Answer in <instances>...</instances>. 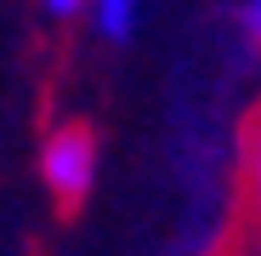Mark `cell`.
<instances>
[{"mask_svg":"<svg viewBox=\"0 0 261 256\" xmlns=\"http://www.w3.org/2000/svg\"><path fill=\"white\" fill-rule=\"evenodd\" d=\"M91 177H97V137L85 131V125L51 131V143H46V182H51L57 205L74 211L85 199V188H91Z\"/></svg>","mask_w":261,"mask_h":256,"instance_id":"1","label":"cell"},{"mask_svg":"<svg viewBox=\"0 0 261 256\" xmlns=\"http://www.w3.org/2000/svg\"><path fill=\"white\" fill-rule=\"evenodd\" d=\"M244 23H250V34L261 40V0H250V12H244Z\"/></svg>","mask_w":261,"mask_h":256,"instance_id":"5","label":"cell"},{"mask_svg":"<svg viewBox=\"0 0 261 256\" xmlns=\"http://www.w3.org/2000/svg\"><path fill=\"white\" fill-rule=\"evenodd\" d=\"M130 23H137V0H102V34L125 40Z\"/></svg>","mask_w":261,"mask_h":256,"instance_id":"3","label":"cell"},{"mask_svg":"<svg viewBox=\"0 0 261 256\" xmlns=\"http://www.w3.org/2000/svg\"><path fill=\"white\" fill-rule=\"evenodd\" d=\"M222 256H261V245H239V239H227V245H222Z\"/></svg>","mask_w":261,"mask_h":256,"instance_id":"4","label":"cell"},{"mask_svg":"<svg viewBox=\"0 0 261 256\" xmlns=\"http://www.w3.org/2000/svg\"><path fill=\"white\" fill-rule=\"evenodd\" d=\"M46 6H51V12H57V17H68V12H74V6H80V0H46Z\"/></svg>","mask_w":261,"mask_h":256,"instance_id":"6","label":"cell"},{"mask_svg":"<svg viewBox=\"0 0 261 256\" xmlns=\"http://www.w3.org/2000/svg\"><path fill=\"white\" fill-rule=\"evenodd\" d=\"M239 245H261V103L244 120V137H239V217L233 234Z\"/></svg>","mask_w":261,"mask_h":256,"instance_id":"2","label":"cell"}]
</instances>
